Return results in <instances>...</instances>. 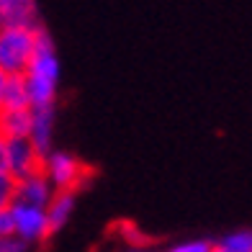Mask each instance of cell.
<instances>
[{
    "label": "cell",
    "instance_id": "cell-1",
    "mask_svg": "<svg viewBox=\"0 0 252 252\" xmlns=\"http://www.w3.org/2000/svg\"><path fill=\"white\" fill-rule=\"evenodd\" d=\"M60 57H57L54 39L49 31L39 26L36 29V47L24 70V83L29 93V106L31 108H49L57 106V95H60Z\"/></svg>",
    "mask_w": 252,
    "mask_h": 252
},
{
    "label": "cell",
    "instance_id": "cell-2",
    "mask_svg": "<svg viewBox=\"0 0 252 252\" xmlns=\"http://www.w3.org/2000/svg\"><path fill=\"white\" fill-rule=\"evenodd\" d=\"M41 173L47 175L54 190H80L88 183V178L93 175V170L88 167L85 159H80L77 155L67 150H54L41 159Z\"/></svg>",
    "mask_w": 252,
    "mask_h": 252
},
{
    "label": "cell",
    "instance_id": "cell-3",
    "mask_svg": "<svg viewBox=\"0 0 252 252\" xmlns=\"http://www.w3.org/2000/svg\"><path fill=\"white\" fill-rule=\"evenodd\" d=\"M41 26V24H39ZM39 26H3L0 29V72L24 75L26 64L36 47Z\"/></svg>",
    "mask_w": 252,
    "mask_h": 252
},
{
    "label": "cell",
    "instance_id": "cell-4",
    "mask_svg": "<svg viewBox=\"0 0 252 252\" xmlns=\"http://www.w3.org/2000/svg\"><path fill=\"white\" fill-rule=\"evenodd\" d=\"M10 214H13V237H18L21 242H26L29 247L44 245L54 234L44 206H31V203H18L16 201L10 206Z\"/></svg>",
    "mask_w": 252,
    "mask_h": 252
},
{
    "label": "cell",
    "instance_id": "cell-5",
    "mask_svg": "<svg viewBox=\"0 0 252 252\" xmlns=\"http://www.w3.org/2000/svg\"><path fill=\"white\" fill-rule=\"evenodd\" d=\"M41 170V155L33 150V144L29 139H13L8 142V155H5V173L21 180L31 173Z\"/></svg>",
    "mask_w": 252,
    "mask_h": 252
},
{
    "label": "cell",
    "instance_id": "cell-6",
    "mask_svg": "<svg viewBox=\"0 0 252 252\" xmlns=\"http://www.w3.org/2000/svg\"><path fill=\"white\" fill-rule=\"evenodd\" d=\"M54 129H57V106L49 108H31V129L29 142L41 155V159L54 150Z\"/></svg>",
    "mask_w": 252,
    "mask_h": 252
},
{
    "label": "cell",
    "instance_id": "cell-7",
    "mask_svg": "<svg viewBox=\"0 0 252 252\" xmlns=\"http://www.w3.org/2000/svg\"><path fill=\"white\" fill-rule=\"evenodd\" d=\"M52 196H54V188H52V183L47 180V175H44L41 170L16 180V201L18 203L47 206Z\"/></svg>",
    "mask_w": 252,
    "mask_h": 252
},
{
    "label": "cell",
    "instance_id": "cell-8",
    "mask_svg": "<svg viewBox=\"0 0 252 252\" xmlns=\"http://www.w3.org/2000/svg\"><path fill=\"white\" fill-rule=\"evenodd\" d=\"M0 21L3 26H39L36 0H0Z\"/></svg>",
    "mask_w": 252,
    "mask_h": 252
},
{
    "label": "cell",
    "instance_id": "cell-9",
    "mask_svg": "<svg viewBox=\"0 0 252 252\" xmlns=\"http://www.w3.org/2000/svg\"><path fill=\"white\" fill-rule=\"evenodd\" d=\"M75 209H77V193L75 190H54V196L49 198V203L44 206L52 232L62 229L67 221H70Z\"/></svg>",
    "mask_w": 252,
    "mask_h": 252
},
{
    "label": "cell",
    "instance_id": "cell-10",
    "mask_svg": "<svg viewBox=\"0 0 252 252\" xmlns=\"http://www.w3.org/2000/svg\"><path fill=\"white\" fill-rule=\"evenodd\" d=\"M31 108H0V136L5 142L29 139Z\"/></svg>",
    "mask_w": 252,
    "mask_h": 252
},
{
    "label": "cell",
    "instance_id": "cell-11",
    "mask_svg": "<svg viewBox=\"0 0 252 252\" xmlns=\"http://www.w3.org/2000/svg\"><path fill=\"white\" fill-rule=\"evenodd\" d=\"M3 108H31V106H29V93H26L24 75H8Z\"/></svg>",
    "mask_w": 252,
    "mask_h": 252
},
{
    "label": "cell",
    "instance_id": "cell-12",
    "mask_svg": "<svg viewBox=\"0 0 252 252\" xmlns=\"http://www.w3.org/2000/svg\"><path fill=\"white\" fill-rule=\"evenodd\" d=\"M216 250L221 252H252V229H237L221 239H216Z\"/></svg>",
    "mask_w": 252,
    "mask_h": 252
},
{
    "label": "cell",
    "instance_id": "cell-13",
    "mask_svg": "<svg viewBox=\"0 0 252 252\" xmlns=\"http://www.w3.org/2000/svg\"><path fill=\"white\" fill-rule=\"evenodd\" d=\"M165 252H214V242H209V239H183V242L170 245Z\"/></svg>",
    "mask_w": 252,
    "mask_h": 252
},
{
    "label": "cell",
    "instance_id": "cell-14",
    "mask_svg": "<svg viewBox=\"0 0 252 252\" xmlns=\"http://www.w3.org/2000/svg\"><path fill=\"white\" fill-rule=\"evenodd\" d=\"M16 203V180L8 173H0V209H10Z\"/></svg>",
    "mask_w": 252,
    "mask_h": 252
},
{
    "label": "cell",
    "instance_id": "cell-15",
    "mask_svg": "<svg viewBox=\"0 0 252 252\" xmlns=\"http://www.w3.org/2000/svg\"><path fill=\"white\" fill-rule=\"evenodd\" d=\"M0 252H31L26 242H21L18 237H5L0 239Z\"/></svg>",
    "mask_w": 252,
    "mask_h": 252
},
{
    "label": "cell",
    "instance_id": "cell-16",
    "mask_svg": "<svg viewBox=\"0 0 252 252\" xmlns=\"http://www.w3.org/2000/svg\"><path fill=\"white\" fill-rule=\"evenodd\" d=\"M13 237V214L10 209H0V239Z\"/></svg>",
    "mask_w": 252,
    "mask_h": 252
},
{
    "label": "cell",
    "instance_id": "cell-17",
    "mask_svg": "<svg viewBox=\"0 0 252 252\" xmlns=\"http://www.w3.org/2000/svg\"><path fill=\"white\" fill-rule=\"evenodd\" d=\"M5 155H8V142L0 136V173H5Z\"/></svg>",
    "mask_w": 252,
    "mask_h": 252
},
{
    "label": "cell",
    "instance_id": "cell-18",
    "mask_svg": "<svg viewBox=\"0 0 252 252\" xmlns=\"http://www.w3.org/2000/svg\"><path fill=\"white\" fill-rule=\"evenodd\" d=\"M5 80H8V75L0 72V108H3V100H5Z\"/></svg>",
    "mask_w": 252,
    "mask_h": 252
},
{
    "label": "cell",
    "instance_id": "cell-19",
    "mask_svg": "<svg viewBox=\"0 0 252 252\" xmlns=\"http://www.w3.org/2000/svg\"><path fill=\"white\" fill-rule=\"evenodd\" d=\"M121 252H159V250H152V247L139 245V247H126V250H121Z\"/></svg>",
    "mask_w": 252,
    "mask_h": 252
},
{
    "label": "cell",
    "instance_id": "cell-20",
    "mask_svg": "<svg viewBox=\"0 0 252 252\" xmlns=\"http://www.w3.org/2000/svg\"><path fill=\"white\" fill-rule=\"evenodd\" d=\"M214 252H221V250H216V245H214Z\"/></svg>",
    "mask_w": 252,
    "mask_h": 252
},
{
    "label": "cell",
    "instance_id": "cell-21",
    "mask_svg": "<svg viewBox=\"0 0 252 252\" xmlns=\"http://www.w3.org/2000/svg\"><path fill=\"white\" fill-rule=\"evenodd\" d=\"M0 29H3V21H0Z\"/></svg>",
    "mask_w": 252,
    "mask_h": 252
}]
</instances>
